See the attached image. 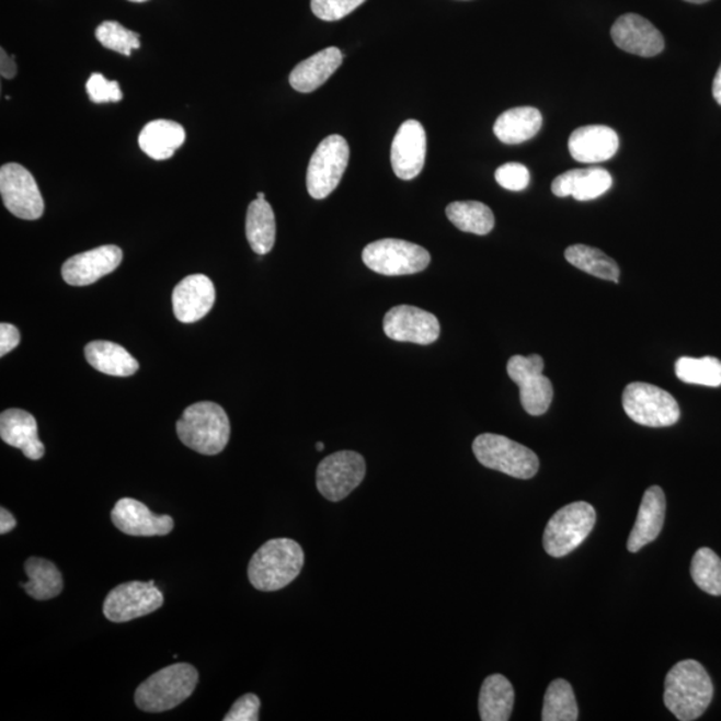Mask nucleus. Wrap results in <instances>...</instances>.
I'll list each match as a JSON object with an SVG mask.
<instances>
[{"mask_svg": "<svg viewBox=\"0 0 721 721\" xmlns=\"http://www.w3.org/2000/svg\"><path fill=\"white\" fill-rule=\"evenodd\" d=\"M496 181L501 187L511 192H522L528 187L530 173L522 163H505L496 170Z\"/></svg>", "mask_w": 721, "mask_h": 721, "instance_id": "obj_39", "label": "nucleus"}, {"mask_svg": "<svg viewBox=\"0 0 721 721\" xmlns=\"http://www.w3.org/2000/svg\"><path fill=\"white\" fill-rule=\"evenodd\" d=\"M128 2L144 3V2H148V0H128Z\"/></svg>", "mask_w": 721, "mask_h": 721, "instance_id": "obj_48", "label": "nucleus"}, {"mask_svg": "<svg viewBox=\"0 0 721 721\" xmlns=\"http://www.w3.org/2000/svg\"><path fill=\"white\" fill-rule=\"evenodd\" d=\"M0 194L5 209L18 218L35 221L45 211L38 183L22 164L8 163L0 169Z\"/></svg>", "mask_w": 721, "mask_h": 721, "instance_id": "obj_12", "label": "nucleus"}, {"mask_svg": "<svg viewBox=\"0 0 721 721\" xmlns=\"http://www.w3.org/2000/svg\"><path fill=\"white\" fill-rule=\"evenodd\" d=\"M265 197H266L265 193L256 194V198H259V199H265Z\"/></svg>", "mask_w": 721, "mask_h": 721, "instance_id": "obj_47", "label": "nucleus"}, {"mask_svg": "<svg viewBox=\"0 0 721 721\" xmlns=\"http://www.w3.org/2000/svg\"><path fill=\"white\" fill-rule=\"evenodd\" d=\"M261 700L254 694H247L238 699L224 721H256L260 719Z\"/></svg>", "mask_w": 721, "mask_h": 721, "instance_id": "obj_40", "label": "nucleus"}, {"mask_svg": "<svg viewBox=\"0 0 721 721\" xmlns=\"http://www.w3.org/2000/svg\"><path fill=\"white\" fill-rule=\"evenodd\" d=\"M230 432L225 409L210 401L193 403L176 423L181 442L205 456L221 454L229 443Z\"/></svg>", "mask_w": 721, "mask_h": 721, "instance_id": "obj_3", "label": "nucleus"}, {"mask_svg": "<svg viewBox=\"0 0 721 721\" xmlns=\"http://www.w3.org/2000/svg\"><path fill=\"white\" fill-rule=\"evenodd\" d=\"M316 448H317V450L322 451L323 448H325V445H323V443H319V444L316 445Z\"/></svg>", "mask_w": 721, "mask_h": 721, "instance_id": "obj_46", "label": "nucleus"}, {"mask_svg": "<svg viewBox=\"0 0 721 721\" xmlns=\"http://www.w3.org/2000/svg\"><path fill=\"white\" fill-rule=\"evenodd\" d=\"M515 705V690L503 675L488 676L480 690L479 711L482 721H508Z\"/></svg>", "mask_w": 721, "mask_h": 721, "instance_id": "obj_28", "label": "nucleus"}, {"mask_svg": "<svg viewBox=\"0 0 721 721\" xmlns=\"http://www.w3.org/2000/svg\"><path fill=\"white\" fill-rule=\"evenodd\" d=\"M305 564V553L298 542L273 539L262 546L249 562V582L255 590L274 592L295 582Z\"/></svg>", "mask_w": 721, "mask_h": 721, "instance_id": "obj_2", "label": "nucleus"}, {"mask_svg": "<svg viewBox=\"0 0 721 721\" xmlns=\"http://www.w3.org/2000/svg\"><path fill=\"white\" fill-rule=\"evenodd\" d=\"M15 527H16L15 517L12 516L8 510L5 508L0 510V535L9 534V531L15 529Z\"/></svg>", "mask_w": 721, "mask_h": 721, "instance_id": "obj_43", "label": "nucleus"}, {"mask_svg": "<svg viewBox=\"0 0 721 721\" xmlns=\"http://www.w3.org/2000/svg\"><path fill=\"white\" fill-rule=\"evenodd\" d=\"M596 524V511L585 501L556 512L543 530V549L552 558H564L582 546Z\"/></svg>", "mask_w": 721, "mask_h": 721, "instance_id": "obj_6", "label": "nucleus"}, {"mask_svg": "<svg viewBox=\"0 0 721 721\" xmlns=\"http://www.w3.org/2000/svg\"><path fill=\"white\" fill-rule=\"evenodd\" d=\"M21 342L20 330L11 323L3 322L0 325V356L4 357L11 351H14Z\"/></svg>", "mask_w": 721, "mask_h": 721, "instance_id": "obj_41", "label": "nucleus"}, {"mask_svg": "<svg viewBox=\"0 0 721 721\" xmlns=\"http://www.w3.org/2000/svg\"><path fill=\"white\" fill-rule=\"evenodd\" d=\"M686 2L701 4L708 2V0H686Z\"/></svg>", "mask_w": 721, "mask_h": 721, "instance_id": "obj_45", "label": "nucleus"}, {"mask_svg": "<svg viewBox=\"0 0 721 721\" xmlns=\"http://www.w3.org/2000/svg\"><path fill=\"white\" fill-rule=\"evenodd\" d=\"M199 680L191 664L176 663L152 674L136 690V705L145 712L173 710L191 698Z\"/></svg>", "mask_w": 721, "mask_h": 721, "instance_id": "obj_4", "label": "nucleus"}, {"mask_svg": "<svg viewBox=\"0 0 721 721\" xmlns=\"http://www.w3.org/2000/svg\"><path fill=\"white\" fill-rule=\"evenodd\" d=\"M351 149L344 137L334 134L322 140L311 156L307 174L308 192L314 199L335 191L350 163Z\"/></svg>", "mask_w": 721, "mask_h": 721, "instance_id": "obj_9", "label": "nucleus"}, {"mask_svg": "<svg viewBox=\"0 0 721 721\" xmlns=\"http://www.w3.org/2000/svg\"><path fill=\"white\" fill-rule=\"evenodd\" d=\"M622 408L634 423L650 427L672 426L680 419L679 403L662 388L646 382L629 384Z\"/></svg>", "mask_w": 721, "mask_h": 721, "instance_id": "obj_7", "label": "nucleus"}, {"mask_svg": "<svg viewBox=\"0 0 721 721\" xmlns=\"http://www.w3.org/2000/svg\"><path fill=\"white\" fill-rule=\"evenodd\" d=\"M384 332L393 341L431 345L439 337V322L430 311L400 305L385 314Z\"/></svg>", "mask_w": 721, "mask_h": 721, "instance_id": "obj_14", "label": "nucleus"}, {"mask_svg": "<svg viewBox=\"0 0 721 721\" xmlns=\"http://www.w3.org/2000/svg\"><path fill=\"white\" fill-rule=\"evenodd\" d=\"M610 36L622 52L639 57H656L664 50L662 33L645 18L637 14L620 16L610 30Z\"/></svg>", "mask_w": 721, "mask_h": 721, "instance_id": "obj_17", "label": "nucleus"}, {"mask_svg": "<svg viewBox=\"0 0 721 721\" xmlns=\"http://www.w3.org/2000/svg\"><path fill=\"white\" fill-rule=\"evenodd\" d=\"M712 94H713L714 101H717L719 103V105L721 106V66L719 67L717 76H714V79H713Z\"/></svg>", "mask_w": 721, "mask_h": 721, "instance_id": "obj_44", "label": "nucleus"}, {"mask_svg": "<svg viewBox=\"0 0 721 721\" xmlns=\"http://www.w3.org/2000/svg\"><path fill=\"white\" fill-rule=\"evenodd\" d=\"M473 454L482 466L515 479L535 478L540 468L539 457L534 450L493 433H484L476 437Z\"/></svg>", "mask_w": 721, "mask_h": 721, "instance_id": "obj_5", "label": "nucleus"}, {"mask_svg": "<svg viewBox=\"0 0 721 721\" xmlns=\"http://www.w3.org/2000/svg\"><path fill=\"white\" fill-rule=\"evenodd\" d=\"M613 182V176L602 168L571 170L552 182V193L560 198L592 201L607 193Z\"/></svg>", "mask_w": 721, "mask_h": 721, "instance_id": "obj_23", "label": "nucleus"}, {"mask_svg": "<svg viewBox=\"0 0 721 721\" xmlns=\"http://www.w3.org/2000/svg\"><path fill=\"white\" fill-rule=\"evenodd\" d=\"M542 721H576L579 708L573 689L566 680L549 684L541 713Z\"/></svg>", "mask_w": 721, "mask_h": 721, "instance_id": "obj_33", "label": "nucleus"}, {"mask_svg": "<svg viewBox=\"0 0 721 721\" xmlns=\"http://www.w3.org/2000/svg\"><path fill=\"white\" fill-rule=\"evenodd\" d=\"M363 261L370 271L382 276H408L425 271L431 254L419 244L387 238L371 242L364 249Z\"/></svg>", "mask_w": 721, "mask_h": 721, "instance_id": "obj_8", "label": "nucleus"}, {"mask_svg": "<svg viewBox=\"0 0 721 721\" xmlns=\"http://www.w3.org/2000/svg\"><path fill=\"white\" fill-rule=\"evenodd\" d=\"M344 55L337 47H328L305 59L291 71L289 82L298 93H313L340 69Z\"/></svg>", "mask_w": 721, "mask_h": 721, "instance_id": "obj_24", "label": "nucleus"}, {"mask_svg": "<svg viewBox=\"0 0 721 721\" xmlns=\"http://www.w3.org/2000/svg\"><path fill=\"white\" fill-rule=\"evenodd\" d=\"M124 260V253L115 244H106L77 254L62 266V277L71 286H88L113 273Z\"/></svg>", "mask_w": 721, "mask_h": 721, "instance_id": "obj_16", "label": "nucleus"}, {"mask_svg": "<svg viewBox=\"0 0 721 721\" xmlns=\"http://www.w3.org/2000/svg\"><path fill=\"white\" fill-rule=\"evenodd\" d=\"M542 126V115L535 107L511 108L500 115L493 131L501 142L518 145L537 136Z\"/></svg>", "mask_w": 721, "mask_h": 721, "instance_id": "obj_27", "label": "nucleus"}, {"mask_svg": "<svg viewBox=\"0 0 721 721\" xmlns=\"http://www.w3.org/2000/svg\"><path fill=\"white\" fill-rule=\"evenodd\" d=\"M0 437L5 444L21 449L30 460L45 456V445L38 436V424L33 414L22 409H8L0 415Z\"/></svg>", "mask_w": 721, "mask_h": 721, "instance_id": "obj_22", "label": "nucleus"}, {"mask_svg": "<svg viewBox=\"0 0 721 721\" xmlns=\"http://www.w3.org/2000/svg\"><path fill=\"white\" fill-rule=\"evenodd\" d=\"M366 0H311V11L322 21L334 22L345 18Z\"/></svg>", "mask_w": 721, "mask_h": 721, "instance_id": "obj_37", "label": "nucleus"}, {"mask_svg": "<svg viewBox=\"0 0 721 721\" xmlns=\"http://www.w3.org/2000/svg\"><path fill=\"white\" fill-rule=\"evenodd\" d=\"M216 302V287L204 274L183 278L173 291V309L176 320L197 322L209 313Z\"/></svg>", "mask_w": 721, "mask_h": 721, "instance_id": "obj_19", "label": "nucleus"}, {"mask_svg": "<svg viewBox=\"0 0 721 721\" xmlns=\"http://www.w3.org/2000/svg\"><path fill=\"white\" fill-rule=\"evenodd\" d=\"M677 378L686 384L718 388L721 385V360L714 357H682L676 360Z\"/></svg>", "mask_w": 721, "mask_h": 721, "instance_id": "obj_34", "label": "nucleus"}, {"mask_svg": "<svg viewBox=\"0 0 721 721\" xmlns=\"http://www.w3.org/2000/svg\"><path fill=\"white\" fill-rule=\"evenodd\" d=\"M425 156V128L419 121L403 122L396 133L390 151L394 174L403 181L414 180L424 169Z\"/></svg>", "mask_w": 721, "mask_h": 721, "instance_id": "obj_15", "label": "nucleus"}, {"mask_svg": "<svg viewBox=\"0 0 721 721\" xmlns=\"http://www.w3.org/2000/svg\"><path fill=\"white\" fill-rule=\"evenodd\" d=\"M85 90H88L90 100L94 103L119 102L124 100V93H122L119 83L117 81H108L100 72H94L89 78Z\"/></svg>", "mask_w": 721, "mask_h": 721, "instance_id": "obj_38", "label": "nucleus"}, {"mask_svg": "<svg viewBox=\"0 0 721 721\" xmlns=\"http://www.w3.org/2000/svg\"><path fill=\"white\" fill-rule=\"evenodd\" d=\"M543 366L539 354L513 356L506 366L511 380L520 388L523 408L530 415L547 413L553 400L552 382L543 376Z\"/></svg>", "mask_w": 721, "mask_h": 721, "instance_id": "obj_11", "label": "nucleus"}, {"mask_svg": "<svg viewBox=\"0 0 721 721\" xmlns=\"http://www.w3.org/2000/svg\"><path fill=\"white\" fill-rule=\"evenodd\" d=\"M247 237L254 253L265 255L272 252L276 243V217L266 199L256 198L249 205Z\"/></svg>", "mask_w": 721, "mask_h": 721, "instance_id": "obj_30", "label": "nucleus"}, {"mask_svg": "<svg viewBox=\"0 0 721 721\" xmlns=\"http://www.w3.org/2000/svg\"><path fill=\"white\" fill-rule=\"evenodd\" d=\"M712 698L711 677L696 660H683L665 677L664 705L677 720L699 719Z\"/></svg>", "mask_w": 721, "mask_h": 721, "instance_id": "obj_1", "label": "nucleus"}, {"mask_svg": "<svg viewBox=\"0 0 721 721\" xmlns=\"http://www.w3.org/2000/svg\"><path fill=\"white\" fill-rule=\"evenodd\" d=\"M186 139V131L173 121L158 119L142 128L138 144L146 156L156 161L169 160Z\"/></svg>", "mask_w": 721, "mask_h": 721, "instance_id": "obj_25", "label": "nucleus"}, {"mask_svg": "<svg viewBox=\"0 0 721 721\" xmlns=\"http://www.w3.org/2000/svg\"><path fill=\"white\" fill-rule=\"evenodd\" d=\"M565 259L571 265L591 276L619 284V265L602 250L586 247V244H573L565 250Z\"/></svg>", "mask_w": 721, "mask_h": 721, "instance_id": "obj_32", "label": "nucleus"}, {"mask_svg": "<svg viewBox=\"0 0 721 721\" xmlns=\"http://www.w3.org/2000/svg\"><path fill=\"white\" fill-rule=\"evenodd\" d=\"M364 457L353 450H341L323 458L317 468V488L333 503L344 500L364 481Z\"/></svg>", "mask_w": 721, "mask_h": 721, "instance_id": "obj_10", "label": "nucleus"}, {"mask_svg": "<svg viewBox=\"0 0 721 721\" xmlns=\"http://www.w3.org/2000/svg\"><path fill=\"white\" fill-rule=\"evenodd\" d=\"M446 216L466 233L487 236L494 228L493 211L478 201L454 202L446 207Z\"/></svg>", "mask_w": 721, "mask_h": 721, "instance_id": "obj_31", "label": "nucleus"}, {"mask_svg": "<svg viewBox=\"0 0 721 721\" xmlns=\"http://www.w3.org/2000/svg\"><path fill=\"white\" fill-rule=\"evenodd\" d=\"M690 574L706 594L721 596V559L710 548H700L694 554Z\"/></svg>", "mask_w": 721, "mask_h": 721, "instance_id": "obj_35", "label": "nucleus"}, {"mask_svg": "<svg viewBox=\"0 0 721 721\" xmlns=\"http://www.w3.org/2000/svg\"><path fill=\"white\" fill-rule=\"evenodd\" d=\"M164 597L154 582H130L115 586L103 603V614L113 622H127L156 613Z\"/></svg>", "mask_w": 721, "mask_h": 721, "instance_id": "obj_13", "label": "nucleus"}, {"mask_svg": "<svg viewBox=\"0 0 721 721\" xmlns=\"http://www.w3.org/2000/svg\"><path fill=\"white\" fill-rule=\"evenodd\" d=\"M24 572L27 574L28 583H21V586L35 600H52L62 594V573L54 562L41 558H30L24 562Z\"/></svg>", "mask_w": 721, "mask_h": 721, "instance_id": "obj_29", "label": "nucleus"}, {"mask_svg": "<svg viewBox=\"0 0 721 721\" xmlns=\"http://www.w3.org/2000/svg\"><path fill=\"white\" fill-rule=\"evenodd\" d=\"M84 357L94 369L108 376L128 377L139 369L138 360L124 346L110 341L90 342Z\"/></svg>", "mask_w": 721, "mask_h": 721, "instance_id": "obj_26", "label": "nucleus"}, {"mask_svg": "<svg viewBox=\"0 0 721 721\" xmlns=\"http://www.w3.org/2000/svg\"><path fill=\"white\" fill-rule=\"evenodd\" d=\"M95 38L102 46L130 57L140 46L139 34L130 32L118 22L107 21L95 30Z\"/></svg>", "mask_w": 721, "mask_h": 721, "instance_id": "obj_36", "label": "nucleus"}, {"mask_svg": "<svg viewBox=\"0 0 721 721\" xmlns=\"http://www.w3.org/2000/svg\"><path fill=\"white\" fill-rule=\"evenodd\" d=\"M667 501L660 487L646 489L641 500L637 523L629 535L627 548L629 552L637 553L648 543L655 541L663 529Z\"/></svg>", "mask_w": 721, "mask_h": 721, "instance_id": "obj_21", "label": "nucleus"}, {"mask_svg": "<svg viewBox=\"0 0 721 721\" xmlns=\"http://www.w3.org/2000/svg\"><path fill=\"white\" fill-rule=\"evenodd\" d=\"M112 522L128 536H167L174 529L173 517L156 515L148 506L134 499H121L112 511Z\"/></svg>", "mask_w": 721, "mask_h": 721, "instance_id": "obj_18", "label": "nucleus"}, {"mask_svg": "<svg viewBox=\"0 0 721 721\" xmlns=\"http://www.w3.org/2000/svg\"><path fill=\"white\" fill-rule=\"evenodd\" d=\"M0 75H2L3 78L5 79H12L16 76V64H15V58L10 57L8 53H5L4 48L0 50Z\"/></svg>", "mask_w": 721, "mask_h": 721, "instance_id": "obj_42", "label": "nucleus"}, {"mask_svg": "<svg viewBox=\"0 0 721 721\" xmlns=\"http://www.w3.org/2000/svg\"><path fill=\"white\" fill-rule=\"evenodd\" d=\"M620 140L614 128L591 125L572 133L568 148L573 160L582 163H600L614 158L619 150Z\"/></svg>", "mask_w": 721, "mask_h": 721, "instance_id": "obj_20", "label": "nucleus"}]
</instances>
